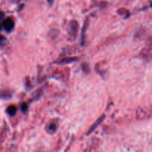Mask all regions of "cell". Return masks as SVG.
<instances>
[{"label":"cell","mask_w":152,"mask_h":152,"mask_svg":"<svg viewBox=\"0 0 152 152\" xmlns=\"http://www.w3.org/2000/svg\"><path fill=\"white\" fill-rule=\"evenodd\" d=\"M48 1H52V0H48Z\"/></svg>","instance_id":"8"},{"label":"cell","mask_w":152,"mask_h":152,"mask_svg":"<svg viewBox=\"0 0 152 152\" xmlns=\"http://www.w3.org/2000/svg\"><path fill=\"white\" fill-rule=\"evenodd\" d=\"M4 37H3L2 36H1V35H0V42H2L3 40H4Z\"/></svg>","instance_id":"6"},{"label":"cell","mask_w":152,"mask_h":152,"mask_svg":"<svg viewBox=\"0 0 152 152\" xmlns=\"http://www.w3.org/2000/svg\"><path fill=\"white\" fill-rule=\"evenodd\" d=\"M151 5H152V4H151Z\"/></svg>","instance_id":"9"},{"label":"cell","mask_w":152,"mask_h":152,"mask_svg":"<svg viewBox=\"0 0 152 152\" xmlns=\"http://www.w3.org/2000/svg\"><path fill=\"white\" fill-rule=\"evenodd\" d=\"M4 13H3V12H1V11H0V19H2L3 17H4Z\"/></svg>","instance_id":"5"},{"label":"cell","mask_w":152,"mask_h":152,"mask_svg":"<svg viewBox=\"0 0 152 152\" xmlns=\"http://www.w3.org/2000/svg\"><path fill=\"white\" fill-rule=\"evenodd\" d=\"M2 26L4 27V29L7 31H10L14 27V22H13V19L10 18H7L4 20L2 24Z\"/></svg>","instance_id":"1"},{"label":"cell","mask_w":152,"mask_h":152,"mask_svg":"<svg viewBox=\"0 0 152 152\" xmlns=\"http://www.w3.org/2000/svg\"><path fill=\"white\" fill-rule=\"evenodd\" d=\"M102 120H103V117H100V118H99V120H98V121H97V122H96V123H95V125H94V126H93V127H92V128H91V129H90V132H89V133H90V132H92V131H93V129H95V128H96V126H98V125H99V123H101V122H102Z\"/></svg>","instance_id":"3"},{"label":"cell","mask_w":152,"mask_h":152,"mask_svg":"<svg viewBox=\"0 0 152 152\" xmlns=\"http://www.w3.org/2000/svg\"><path fill=\"white\" fill-rule=\"evenodd\" d=\"M26 109H27V105H26V104H23V105H22V111H25Z\"/></svg>","instance_id":"4"},{"label":"cell","mask_w":152,"mask_h":152,"mask_svg":"<svg viewBox=\"0 0 152 152\" xmlns=\"http://www.w3.org/2000/svg\"><path fill=\"white\" fill-rule=\"evenodd\" d=\"M7 113L11 116L15 115L16 113V108L14 105H10V106H9V108H7Z\"/></svg>","instance_id":"2"},{"label":"cell","mask_w":152,"mask_h":152,"mask_svg":"<svg viewBox=\"0 0 152 152\" xmlns=\"http://www.w3.org/2000/svg\"><path fill=\"white\" fill-rule=\"evenodd\" d=\"M1 27H2V25H1V23H0V30H1Z\"/></svg>","instance_id":"7"}]
</instances>
